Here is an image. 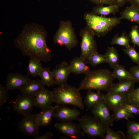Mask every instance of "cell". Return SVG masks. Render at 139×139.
Returning a JSON list of instances; mask_svg holds the SVG:
<instances>
[{"instance_id": "74e56055", "label": "cell", "mask_w": 139, "mask_h": 139, "mask_svg": "<svg viewBox=\"0 0 139 139\" xmlns=\"http://www.w3.org/2000/svg\"><path fill=\"white\" fill-rule=\"evenodd\" d=\"M97 5H108L116 4V0H89Z\"/></svg>"}, {"instance_id": "ba28073f", "label": "cell", "mask_w": 139, "mask_h": 139, "mask_svg": "<svg viewBox=\"0 0 139 139\" xmlns=\"http://www.w3.org/2000/svg\"><path fill=\"white\" fill-rule=\"evenodd\" d=\"M37 114L31 113L24 116L18 123L17 126L19 131L28 136L34 137V139L40 136L39 126L36 120Z\"/></svg>"}, {"instance_id": "d590c367", "label": "cell", "mask_w": 139, "mask_h": 139, "mask_svg": "<svg viewBox=\"0 0 139 139\" xmlns=\"http://www.w3.org/2000/svg\"><path fill=\"white\" fill-rule=\"evenodd\" d=\"M8 90L6 86L0 84V107L6 103L9 99Z\"/></svg>"}, {"instance_id": "5b68a950", "label": "cell", "mask_w": 139, "mask_h": 139, "mask_svg": "<svg viewBox=\"0 0 139 139\" xmlns=\"http://www.w3.org/2000/svg\"><path fill=\"white\" fill-rule=\"evenodd\" d=\"M77 120L81 129L88 137L94 139L100 137L103 139L108 125L86 114L79 118Z\"/></svg>"}, {"instance_id": "52a82bcc", "label": "cell", "mask_w": 139, "mask_h": 139, "mask_svg": "<svg viewBox=\"0 0 139 139\" xmlns=\"http://www.w3.org/2000/svg\"><path fill=\"white\" fill-rule=\"evenodd\" d=\"M81 53L80 57L86 61L91 55L97 51L94 33L87 27L81 30Z\"/></svg>"}, {"instance_id": "7a4b0ae2", "label": "cell", "mask_w": 139, "mask_h": 139, "mask_svg": "<svg viewBox=\"0 0 139 139\" xmlns=\"http://www.w3.org/2000/svg\"><path fill=\"white\" fill-rule=\"evenodd\" d=\"M115 78L112 72L107 69L90 71L80 83V90H92L108 91Z\"/></svg>"}, {"instance_id": "2e32d148", "label": "cell", "mask_w": 139, "mask_h": 139, "mask_svg": "<svg viewBox=\"0 0 139 139\" xmlns=\"http://www.w3.org/2000/svg\"><path fill=\"white\" fill-rule=\"evenodd\" d=\"M103 100L112 111L126 103V94L108 92L104 94Z\"/></svg>"}, {"instance_id": "4fadbf2b", "label": "cell", "mask_w": 139, "mask_h": 139, "mask_svg": "<svg viewBox=\"0 0 139 139\" xmlns=\"http://www.w3.org/2000/svg\"><path fill=\"white\" fill-rule=\"evenodd\" d=\"M31 80L28 75L18 72L10 73L7 76L6 86L8 90H19Z\"/></svg>"}, {"instance_id": "cb8c5ba5", "label": "cell", "mask_w": 139, "mask_h": 139, "mask_svg": "<svg viewBox=\"0 0 139 139\" xmlns=\"http://www.w3.org/2000/svg\"><path fill=\"white\" fill-rule=\"evenodd\" d=\"M41 61L38 59L33 57H30L27 67L28 75L33 77L39 76L43 68Z\"/></svg>"}, {"instance_id": "7c38bea8", "label": "cell", "mask_w": 139, "mask_h": 139, "mask_svg": "<svg viewBox=\"0 0 139 139\" xmlns=\"http://www.w3.org/2000/svg\"><path fill=\"white\" fill-rule=\"evenodd\" d=\"M80 114L75 107L71 108L65 105H57L54 107L53 117L61 121H72L77 120Z\"/></svg>"}, {"instance_id": "ab89813d", "label": "cell", "mask_w": 139, "mask_h": 139, "mask_svg": "<svg viewBox=\"0 0 139 139\" xmlns=\"http://www.w3.org/2000/svg\"><path fill=\"white\" fill-rule=\"evenodd\" d=\"M53 136L52 133L49 132H47L43 135L39 136L36 139H51Z\"/></svg>"}, {"instance_id": "1f68e13d", "label": "cell", "mask_w": 139, "mask_h": 139, "mask_svg": "<svg viewBox=\"0 0 139 139\" xmlns=\"http://www.w3.org/2000/svg\"><path fill=\"white\" fill-rule=\"evenodd\" d=\"M126 137L122 131L117 132L113 131L108 126L106 133L103 139H125Z\"/></svg>"}, {"instance_id": "d6986e66", "label": "cell", "mask_w": 139, "mask_h": 139, "mask_svg": "<svg viewBox=\"0 0 139 139\" xmlns=\"http://www.w3.org/2000/svg\"><path fill=\"white\" fill-rule=\"evenodd\" d=\"M45 86L40 79L31 80L19 90L21 94L35 96Z\"/></svg>"}, {"instance_id": "836d02e7", "label": "cell", "mask_w": 139, "mask_h": 139, "mask_svg": "<svg viewBox=\"0 0 139 139\" xmlns=\"http://www.w3.org/2000/svg\"><path fill=\"white\" fill-rule=\"evenodd\" d=\"M126 124L128 137L139 133V123L128 120Z\"/></svg>"}, {"instance_id": "8d00e7d4", "label": "cell", "mask_w": 139, "mask_h": 139, "mask_svg": "<svg viewBox=\"0 0 139 139\" xmlns=\"http://www.w3.org/2000/svg\"><path fill=\"white\" fill-rule=\"evenodd\" d=\"M129 72L132 76V80L135 82L139 83V65L132 67Z\"/></svg>"}, {"instance_id": "4316f807", "label": "cell", "mask_w": 139, "mask_h": 139, "mask_svg": "<svg viewBox=\"0 0 139 139\" xmlns=\"http://www.w3.org/2000/svg\"><path fill=\"white\" fill-rule=\"evenodd\" d=\"M113 69L112 72L115 78L119 81L132 80L131 74L126 69L124 66L119 64Z\"/></svg>"}, {"instance_id": "7402d4cb", "label": "cell", "mask_w": 139, "mask_h": 139, "mask_svg": "<svg viewBox=\"0 0 139 139\" xmlns=\"http://www.w3.org/2000/svg\"><path fill=\"white\" fill-rule=\"evenodd\" d=\"M104 94L100 91L94 92L92 90H88L84 100V102L86 106L87 111L92 108L101 100H103Z\"/></svg>"}, {"instance_id": "ee69618b", "label": "cell", "mask_w": 139, "mask_h": 139, "mask_svg": "<svg viewBox=\"0 0 139 139\" xmlns=\"http://www.w3.org/2000/svg\"><path fill=\"white\" fill-rule=\"evenodd\" d=\"M138 30H139V28H138Z\"/></svg>"}, {"instance_id": "8fae6325", "label": "cell", "mask_w": 139, "mask_h": 139, "mask_svg": "<svg viewBox=\"0 0 139 139\" xmlns=\"http://www.w3.org/2000/svg\"><path fill=\"white\" fill-rule=\"evenodd\" d=\"M56 128L62 133L71 138L79 139L85 136V134L77 124L72 121H63L57 123L54 125Z\"/></svg>"}, {"instance_id": "e575fe53", "label": "cell", "mask_w": 139, "mask_h": 139, "mask_svg": "<svg viewBox=\"0 0 139 139\" xmlns=\"http://www.w3.org/2000/svg\"><path fill=\"white\" fill-rule=\"evenodd\" d=\"M129 36L131 42L139 47V31L137 25H134L132 27Z\"/></svg>"}, {"instance_id": "f1b7e54d", "label": "cell", "mask_w": 139, "mask_h": 139, "mask_svg": "<svg viewBox=\"0 0 139 139\" xmlns=\"http://www.w3.org/2000/svg\"><path fill=\"white\" fill-rule=\"evenodd\" d=\"M131 40L129 36L125 32H122L120 36L117 34L114 36L110 42L112 45H117L125 47H128L130 45Z\"/></svg>"}, {"instance_id": "b9f144b4", "label": "cell", "mask_w": 139, "mask_h": 139, "mask_svg": "<svg viewBox=\"0 0 139 139\" xmlns=\"http://www.w3.org/2000/svg\"><path fill=\"white\" fill-rule=\"evenodd\" d=\"M131 5H134L139 7V0H128Z\"/></svg>"}, {"instance_id": "4dcf8cb0", "label": "cell", "mask_w": 139, "mask_h": 139, "mask_svg": "<svg viewBox=\"0 0 139 139\" xmlns=\"http://www.w3.org/2000/svg\"><path fill=\"white\" fill-rule=\"evenodd\" d=\"M126 95V103L134 106L139 109V87Z\"/></svg>"}, {"instance_id": "5bb4252c", "label": "cell", "mask_w": 139, "mask_h": 139, "mask_svg": "<svg viewBox=\"0 0 139 139\" xmlns=\"http://www.w3.org/2000/svg\"><path fill=\"white\" fill-rule=\"evenodd\" d=\"M53 103L52 91L44 87L35 95L34 106L41 110L52 107Z\"/></svg>"}, {"instance_id": "83f0119b", "label": "cell", "mask_w": 139, "mask_h": 139, "mask_svg": "<svg viewBox=\"0 0 139 139\" xmlns=\"http://www.w3.org/2000/svg\"><path fill=\"white\" fill-rule=\"evenodd\" d=\"M112 115L114 121H117L125 119L127 120L129 118H134L133 114L129 112L123 106L118 108L113 111Z\"/></svg>"}, {"instance_id": "603a6c76", "label": "cell", "mask_w": 139, "mask_h": 139, "mask_svg": "<svg viewBox=\"0 0 139 139\" xmlns=\"http://www.w3.org/2000/svg\"><path fill=\"white\" fill-rule=\"evenodd\" d=\"M119 7L117 4L110 5L105 6L104 5H97L92 8L93 13L98 15L105 16L111 14H115L119 11Z\"/></svg>"}, {"instance_id": "277c9868", "label": "cell", "mask_w": 139, "mask_h": 139, "mask_svg": "<svg viewBox=\"0 0 139 139\" xmlns=\"http://www.w3.org/2000/svg\"><path fill=\"white\" fill-rule=\"evenodd\" d=\"M84 19L86 27L95 35L99 37L105 36L114 28L119 24L121 20L119 18L106 17L96 15L93 12L85 13Z\"/></svg>"}, {"instance_id": "44dd1931", "label": "cell", "mask_w": 139, "mask_h": 139, "mask_svg": "<svg viewBox=\"0 0 139 139\" xmlns=\"http://www.w3.org/2000/svg\"><path fill=\"white\" fill-rule=\"evenodd\" d=\"M119 18L126 19L139 24V7L134 5L127 7L120 13Z\"/></svg>"}, {"instance_id": "6da1fadb", "label": "cell", "mask_w": 139, "mask_h": 139, "mask_svg": "<svg viewBox=\"0 0 139 139\" xmlns=\"http://www.w3.org/2000/svg\"><path fill=\"white\" fill-rule=\"evenodd\" d=\"M47 32L42 25L32 23L24 26L14 42L23 55L46 62L53 57L47 44Z\"/></svg>"}, {"instance_id": "ffe728a7", "label": "cell", "mask_w": 139, "mask_h": 139, "mask_svg": "<svg viewBox=\"0 0 139 139\" xmlns=\"http://www.w3.org/2000/svg\"><path fill=\"white\" fill-rule=\"evenodd\" d=\"M54 107L42 110L39 113L37 114L36 121L39 126L46 127L49 125L53 117Z\"/></svg>"}, {"instance_id": "d4e9b609", "label": "cell", "mask_w": 139, "mask_h": 139, "mask_svg": "<svg viewBox=\"0 0 139 139\" xmlns=\"http://www.w3.org/2000/svg\"><path fill=\"white\" fill-rule=\"evenodd\" d=\"M105 55L107 63L112 68H114L119 64V55L116 49L113 47H108Z\"/></svg>"}, {"instance_id": "484cf974", "label": "cell", "mask_w": 139, "mask_h": 139, "mask_svg": "<svg viewBox=\"0 0 139 139\" xmlns=\"http://www.w3.org/2000/svg\"><path fill=\"white\" fill-rule=\"evenodd\" d=\"M39 76L45 85L50 87L56 84L53 71L49 67L43 68Z\"/></svg>"}, {"instance_id": "e0dca14e", "label": "cell", "mask_w": 139, "mask_h": 139, "mask_svg": "<svg viewBox=\"0 0 139 139\" xmlns=\"http://www.w3.org/2000/svg\"><path fill=\"white\" fill-rule=\"evenodd\" d=\"M135 83L133 80L120 81L117 83H113L107 92L126 94L134 89Z\"/></svg>"}, {"instance_id": "3957f363", "label": "cell", "mask_w": 139, "mask_h": 139, "mask_svg": "<svg viewBox=\"0 0 139 139\" xmlns=\"http://www.w3.org/2000/svg\"><path fill=\"white\" fill-rule=\"evenodd\" d=\"M78 88L66 84L54 88V102L59 105H70L83 110V98Z\"/></svg>"}, {"instance_id": "60d3db41", "label": "cell", "mask_w": 139, "mask_h": 139, "mask_svg": "<svg viewBox=\"0 0 139 139\" xmlns=\"http://www.w3.org/2000/svg\"><path fill=\"white\" fill-rule=\"evenodd\" d=\"M116 4L119 7H122L128 2V0H116Z\"/></svg>"}, {"instance_id": "7bdbcfd3", "label": "cell", "mask_w": 139, "mask_h": 139, "mask_svg": "<svg viewBox=\"0 0 139 139\" xmlns=\"http://www.w3.org/2000/svg\"><path fill=\"white\" fill-rule=\"evenodd\" d=\"M130 139H139V133L128 137Z\"/></svg>"}, {"instance_id": "ac0fdd59", "label": "cell", "mask_w": 139, "mask_h": 139, "mask_svg": "<svg viewBox=\"0 0 139 139\" xmlns=\"http://www.w3.org/2000/svg\"><path fill=\"white\" fill-rule=\"evenodd\" d=\"M86 61L80 57L74 58L70 62V69L71 73L76 75H85L91 71Z\"/></svg>"}, {"instance_id": "30bf717a", "label": "cell", "mask_w": 139, "mask_h": 139, "mask_svg": "<svg viewBox=\"0 0 139 139\" xmlns=\"http://www.w3.org/2000/svg\"><path fill=\"white\" fill-rule=\"evenodd\" d=\"M110 109L103 100L99 101L92 108L91 113L95 118L109 126L113 125L114 121Z\"/></svg>"}, {"instance_id": "9c48e42d", "label": "cell", "mask_w": 139, "mask_h": 139, "mask_svg": "<svg viewBox=\"0 0 139 139\" xmlns=\"http://www.w3.org/2000/svg\"><path fill=\"white\" fill-rule=\"evenodd\" d=\"M35 96L23 94L18 95L13 102V110L24 116L31 113L34 106Z\"/></svg>"}, {"instance_id": "9a60e30c", "label": "cell", "mask_w": 139, "mask_h": 139, "mask_svg": "<svg viewBox=\"0 0 139 139\" xmlns=\"http://www.w3.org/2000/svg\"><path fill=\"white\" fill-rule=\"evenodd\" d=\"M56 84L58 86L67 83L70 72L69 65L65 61L56 65L53 71Z\"/></svg>"}, {"instance_id": "f546056e", "label": "cell", "mask_w": 139, "mask_h": 139, "mask_svg": "<svg viewBox=\"0 0 139 139\" xmlns=\"http://www.w3.org/2000/svg\"><path fill=\"white\" fill-rule=\"evenodd\" d=\"M86 62L88 64H90L93 67L100 64L107 63V59L105 54H100L97 51L92 54Z\"/></svg>"}, {"instance_id": "d6a6232c", "label": "cell", "mask_w": 139, "mask_h": 139, "mask_svg": "<svg viewBox=\"0 0 139 139\" xmlns=\"http://www.w3.org/2000/svg\"><path fill=\"white\" fill-rule=\"evenodd\" d=\"M122 50L133 62L139 65V53L135 50L134 47L130 45L128 47L123 49Z\"/></svg>"}, {"instance_id": "8992f818", "label": "cell", "mask_w": 139, "mask_h": 139, "mask_svg": "<svg viewBox=\"0 0 139 139\" xmlns=\"http://www.w3.org/2000/svg\"><path fill=\"white\" fill-rule=\"evenodd\" d=\"M56 40H60L63 45L70 51L77 45L78 40L70 21H60L53 38V41Z\"/></svg>"}, {"instance_id": "f35d334b", "label": "cell", "mask_w": 139, "mask_h": 139, "mask_svg": "<svg viewBox=\"0 0 139 139\" xmlns=\"http://www.w3.org/2000/svg\"><path fill=\"white\" fill-rule=\"evenodd\" d=\"M122 106L129 112L135 115H139V109L134 106L128 103H125Z\"/></svg>"}]
</instances>
